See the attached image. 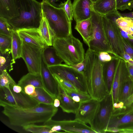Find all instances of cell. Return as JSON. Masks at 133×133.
Segmentation results:
<instances>
[{"instance_id":"9","label":"cell","mask_w":133,"mask_h":133,"mask_svg":"<svg viewBox=\"0 0 133 133\" xmlns=\"http://www.w3.org/2000/svg\"><path fill=\"white\" fill-rule=\"evenodd\" d=\"M0 102L21 108L33 107L40 104L23 90L18 93L14 92L10 86V88H0Z\"/></svg>"},{"instance_id":"31","label":"cell","mask_w":133,"mask_h":133,"mask_svg":"<svg viewBox=\"0 0 133 133\" xmlns=\"http://www.w3.org/2000/svg\"><path fill=\"white\" fill-rule=\"evenodd\" d=\"M133 123V114H126L115 120L111 117L107 128H117L124 124Z\"/></svg>"},{"instance_id":"16","label":"cell","mask_w":133,"mask_h":133,"mask_svg":"<svg viewBox=\"0 0 133 133\" xmlns=\"http://www.w3.org/2000/svg\"><path fill=\"white\" fill-rule=\"evenodd\" d=\"M91 0H74L73 18L76 23L90 18L94 11Z\"/></svg>"},{"instance_id":"27","label":"cell","mask_w":133,"mask_h":133,"mask_svg":"<svg viewBox=\"0 0 133 133\" xmlns=\"http://www.w3.org/2000/svg\"><path fill=\"white\" fill-rule=\"evenodd\" d=\"M31 97L40 103L50 105H53L55 98L44 89L40 88H36L35 92Z\"/></svg>"},{"instance_id":"25","label":"cell","mask_w":133,"mask_h":133,"mask_svg":"<svg viewBox=\"0 0 133 133\" xmlns=\"http://www.w3.org/2000/svg\"><path fill=\"white\" fill-rule=\"evenodd\" d=\"M12 44L11 54L15 61L21 58L22 41L16 30H13L11 34Z\"/></svg>"},{"instance_id":"53","label":"cell","mask_w":133,"mask_h":133,"mask_svg":"<svg viewBox=\"0 0 133 133\" xmlns=\"http://www.w3.org/2000/svg\"><path fill=\"white\" fill-rule=\"evenodd\" d=\"M92 2L94 3L98 0H91Z\"/></svg>"},{"instance_id":"52","label":"cell","mask_w":133,"mask_h":133,"mask_svg":"<svg viewBox=\"0 0 133 133\" xmlns=\"http://www.w3.org/2000/svg\"><path fill=\"white\" fill-rule=\"evenodd\" d=\"M133 8V1L131 2L128 5L127 9L130 11H131Z\"/></svg>"},{"instance_id":"45","label":"cell","mask_w":133,"mask_h":133,"mask_svg":"<svg viewBox=\"0 0 133 133\" xmlns=\"http://www.w3.org/2000/svg\"><path fill=\"white\" fill-rule=\"evenodd\" d=\"M124 61L126 62L133 65V59L131 56L125 52L123 55Z\"/></svg>"},{"instance_id":"40","label":"cell","mask_w":133,"mask_h":133,"mask_svg":"<svg viewBox=\"0 0 133 133\" xmlns=\"http://www.w3.org/2000/svg\"><path fill=\"white\" fill-rule=\"evenodd\" d=\"M133 0H116V6L117 10L123 11L127 9L129 4Z\"/></svg>"},{"instance_id":"47","label":"cell","mask_w":133,"mask_h":133,"mask_svg":"<svg viewBox=\"0 0 133 133\" xmlns=\"http://www.w3.org/2000/svg\"><path fill=\"white\" fill-rule=\"evenodd\" d=\"M124 103L122 102H119L112 104L113 110L115 109H121L123 108Z\"/></svg>"},{"instance_id":"33","label":"cell","mask_w":133,"mask_h":133,"mask_svg":"<svg viewBox=\"0 0 133 133\" xmlns=\"http://www.w3.org/2000/svg\"><path fill=\"white\" fill-rule=\"evenodd\" d=\"M23 127L27 132L52 133L50 127L44 124L38 125L33 124L25 126Z\"/></svg>"},{"instance_id":"4","label":"cell","mask_w":133,"mask_h":133,"mask_svg":"<svg viewBox=\"0 0 133 133\" xmlns=\"http://www.w3.org/2000/svg\"><path fill=\"white\" fill-rule=\"evenodd\" d=\"M43 17L46 19L55 37L63 38L72 35L71 21L61 7L51 5L48 0L41 2Z\"/></svg>"},{"instance_id":"44","label":"cell","mask_w":133,"mask_h":133,"mask_svg":"<svg viewBox=\"0 0 133 133\" xmlns=\"http://www.w3.org/2000/svg\"><path fill=\"white\" fill-rule=\"evenodd\" d=\"M125 62L129 77L131 80L133 82V65L129 63Z\"/></svg>"},{"instance_id":"43","label":"cell","mask_w":133,"mask_h":133,"mask_svg":"<svg viewBox=\"0 0 133 133\" xmlns=\"http://www.w3.org/2000/svg\"><path fill=\"white\" fill-rule=\"evenodd\" d=\"M36 87L31 85H28L24 88L23 91L26 94L31 96H32L35 92Z\"/></svg>"},{"instance_id":"34","label":"cell","mask_w":133,"mask_h":133,"mask_svg":"<svg viewBox=\"0 0 133 133\" xmlns=\"http://www.w3.org/2000/svg\"><path fill=\"white\" fill-rule=\"evenodd\" d=\"M11 36L0 34V50L2 53H5L11 51Z\"/></svg>"},{"instance_id":"35","label":"cell","mask_w":133,"mask_h":133,"mask_svg":"<svg viewBox=\"0 0 133 133\" xmlns=\"http://www.w3.org/2000/svg\"><path fill=\"white\" fill-rule=\"evenodd\" d=\"M0 74V88H10V85L13 86L17 84L7 71H3Z\"/></svg>"},{"instance_id":"14","label":"cell","mask_w":133,"mask_h":133,"mask_svg":"<svg viewBox=\"0 0 133 133\" xmlns=\"http://www.w3.org/2000/svg\"><path fill=\"white\" fill-rule=\"evenodd\" d=\"M99 104V101L91 98L81 102L75 114V119L90 125L95 114Z\"/></svg>"},{"instance_id":"36","label":"cell","mask_w":133,"mask_h":133,"mask_svg":"<svg viewBox=\"0 0 133 133\" xmlns=\"http://www.w3.org/2000/svg\"><path fill=\"white\" fill-rule=\"evenodd\" d=\"M13 29L7 19L0 17V34L11 36Z\"/></svg>"},{"instance_id":"21","label":"cell","mask_w":133,"mask_h":133,"mask_svg":"<svg viewBox=\"0 0 133 133\" xmlns=\"http://www.w3.org/2000/svg\"><path fill=\"white\" fill-rule=\"evenodd\" d=\"M75 28L81 35L85 43L88 45L92 35L91 18L76 23Z\"/></svg>"},{"instance_id":"28","label":"cell","mask_w":133,"mask_h":133,"mask_svg":"<svg viewBox=\"0 0 133 133\" xmlns=\"http://www.w3.org/2000/svg\"><path fill=\"white\" fill-rule=\"evenodd\" d=\"M11 51L0 54V73L4 71H8L9 72L13 70V64L15 61L12 59L10 54Z\"/></svg>"},{"instance_id":"51","label":"cell","mask_w":133,"mask_h":133,"mask_svg":"<svg viewBox=\"0 0 133 133\" xmlns=\"http://www.w3.org/2000/svg\"><path fill=\"white\" fill-rule=\"evenodd\" d=\"M48 1L51 5H52L56 6H55V3L57 2L58 0H48Z\"/></svg>"},{"instance_id":"46","label":"cell","mask_w":133,"mask_h":133,"mask_svg":"<svg viewBox=\"0 0 133 133\" xmlns=\"http://www.w3.org/2000/svg\"><path fill=\"white\" fill-rule=\"evenodd\" d=\"M10 86L13 91L16 93H20L23 90L22 88L17 84L13 86L10 85Z\"/></svg>"},{"instance_id":"29","label":"cell","mask_w":133,"mask_h":133,"mask_svg":"<svg viewBox=\"0 0 133 133\" xmlns=\"http://www.w3.org/2000/svg\"><path fill=\"white\" fill-rule=\"evenodd\" d=\"M116 22L119 28L128 34L133 35V18L121 16L117 18Z\"/></svg>"},{"instance_id":"24","label":"cell","mask_w":133,"mask_h":133,"mask_svg":"<svg viewBox=\"0 0 133 133\" xmlns=\"http://www.w3.org/2000/svg\"><path fill=\"white\" fill-rule=\"evenodd\" d=\"M38 30L43 40L46 45L51 46L55 35L49 26L46 19L43 17Z\"/></svg>"},{"instance_id":"7","label":"cell","mask_w":133,"mask_h":133,"mask_svg":"<svg viewBox=\"0 0 133 133\" xmlns=\"http://www.w3.org/2000/svg\"><path fill=\"white\" fill-rule=\"evenodd\" d=\"M103 25L107 39L114 56L124 60L125 52L119 28L116 22L115 17L102 16Z\"/></svg>"},{"instance_id":"15","label":"cell","mask_w":133,"mask_h":133,"mask_svg":"<svg viewBox=\"0 0 133 133\" xmlns=\"http://www.w3.org/2000/svg\"><path fill=\"white\" fill-rule=\"evenodd\" d=\"M41 74L44 89L54 98H57L59 92L58 84L45 61L43 52Z\"/></svg>"},{"instance_id":"19","label":"cell","mask_w":133,"mask_h":133,"mask_svg":"<svg viewBox=\"0 0 133 133\" xmlns=\"http://www.w3.org/2000/svg\"><path fill=\"white\" fill-rule=\"evenodd\" d=\"M58 84L59 92L57 98L60 101V107L64 112L75 114L80 103L75 101L68 96L61 85Z\"/></svg>"},{"instance_id":"12","label":"cell","mask_w":133,"mask_h":133,"mask_svg":"<svg viewBox=\"0 0 133 133\" xmlns=\"http://www.w3.org/2000/svg\"><path fill=\"white\" fill-rule=\"evenodd\" d=\"M129 77L125 62L122 59H118L116 63L110 93L112 104L119 102V97L124 84Z\"/></svg>"},{"instance_id":"13","label":"cell","mask_w":133,"mask_h":133,"mask_svg":"<svg viewBox=\"0 0 133 133\" xmlns=\"http://www.w3.org/2000/svg\"><path fill=\"white\" fill-rule=\"evenodd\" d=\"M47 125L57 126L58 131L63 130L66 133H97L91 127L79 120L55 121L51 119L45 122Z\"/></svg>"},{"instance_id":"23","label":"cell","mask_w":133,"mask_h":133,"mask_svg":"<svg viewBox=\"0 0 133 133\" xmlns=\"http://www.w3.org/2000/svg\"><path fill=\"white\" fill-rule=\"evenodd\" d=\"M17 84L21 86L23 90L24 87L28 85H32L36 88L44 89L41 74H34L29 72L22 76Z\"/></svg>"},{"instance_id":"20","label":"cell","mask_w":133,"mask_h":133,"mask_svg":"<svg viewBox=\"0 0 133 133\" xmlns=\"http://www.w3.org/2000/svg\"><path fill=\"white\" fill-rule=\"evenodd\" d=\"M18 14L16 0H0V17L8 19Z\"/></svg>"},{"instance_id":"1","label":"cell","mask_w":133,"mask_h":133,"mask_svg":"<svg viewBox=\"0 0 133 133\" xmlns=\"http://www.w3.org/2000/svg\"><path fill=\"white\" fill-rule=\"evenodd\" d=\"M3 113L12 125L23 127L37 123H44L51 119L57 113L58 108L53 105L40 103L32 108H21L0 102Z\"/></svg>"},{"instance_id":"18","label":"cell","mask_w":133,"mask_h":133,"mask_svg":"<svg viewBox=\"0 0 133 133\" xmlns=\"http://www.w3.org/2000/svg\"><path fill=\"white\" fill-rule=\"evenodd\" d=\"M16 31L22 40L26 43L43 48L48 46L38 29H23Z\"/></svg>"},{"instance_id":"50","label":"cell","mask_w":133,"mask_h":133,"mask_svg":"<svg viewBox=\"0 0 133 133\" xmlns=\"http://www.w3.org/2000/svg\"><path fill=\"white\" fill-rule=\"evenodd\" d=\"M60 102L59 99L57 98L54 99L53 105L55 107L58 108L59 107Z\"/></svg>"},{"instance_id":"48","label":"cell","mask_w":133,"mask_h":133,"mask_svg":"<svg viewBox=\"0 0 133 133\" xmlns=\"http://www.w3.org/2000/svg\"><path fill=\"white\" fill-rule=\"evenodd\" d=\"M133 103V93L132 95L124 102V105L127 106H129L132 104Z\"/></svg>"},{"instance_id":"10","label":"cell","mask_w":133,"mask_h":133,"mask_svg":"<svg viewBox=\"0 0 133 133\" xmlns=\"http://www.w3.org/2000/svg\"><path fill=\"white\" fill-rule=\"evenodd\" d=\"M49 67L52 74L69 82L79 91L88 93L85 84L83 74L78 72L72 66L61 64Z\"/></svg>"},{"instance_id":"26","label":"cell","mask_w":133,"mask_h":133,"mask_svg":"<svg viewBox=\"0 0 133 133\" xmlns=\"http://www.w3.org/2000/svg\"><path fill=\"white\" fill-rule=\"evenodd\" d=\"M43 54L45 61L48 66L61 64L63 62L53 47L47 46L44 48Z\"/></svg>"},{"instance_id":"22","label":"cell","mask_w":133,"mask_h":133,"mask_svg":"<svg viewBox=\"0 0 133 133\" xmlns=\"http://www.w3.org/2000/svg\"><path fill=\"white\" fill-rule=\"evenodd\" d=\"M118 59L115 58L109 62L104 63L103 74L105 81L109 93H111L116 63Z\"/></svg>"},{"instance_id":"8","label":"cell","mask_w":133,"mask_h":133,"mask_svg":"<svg viewBox=\"0 0 133 133\" xmlns=\"http://www.w3.org/2000/svg\"><path fill=\"white\" fill-rule=\"evenodd\" d=\"M113 110L111 96L109 94L99 101L98 108L90 125L97 133L106 132Z\"/></svg>"},{"instance_id":"39","label":"cell","mask_w":133,"mask_h":133,"mask_svg":"<svg viewBox=\"0 0 133 133\" xmlns=\"http://www.w3.org/2000/svg\"><path fill=\"white\" fill-rule=\"evenodd\" d=\"M125 52L130 55L133 59V45L129 41L121 36Z\"/></svg>"},{"instance_id":"42","label":"cell","mask_w":133,"mask_h":133,"mask_svg":"<svg viewBox=\"0 0 133 133\" xmlns=\"http://www.w3.org/2000/svg\"><path fill=\"white\" fill-rule=\"evenodd\" d=\"M85 65L86 60L85 58L82 62L71 66L78 72L83 74V72L85 69Z\"/></svg>"},{"instance_id":"41","label":"cell","mask_w":133,"mask_h":133,"mask_svg":"<svg viewBox=\"0 0 133 133\" xmlns=\"http://www.w3.org/2000/svg\"><path fill=\"white\" fill-rule=\"evenodd\" d=\"M98 56L101 60L104 63L109 62L114 58L119 59L115 56H111L109 53L104 51L100 52L98 54Z\"/></svg>"},{"instance_id":"3","label":"cell","mask_w":133,"mask_h":133,"mask_svg":"<svg viewBox=\"0 0 133 133\" xmlns=\"http://www.w3.org/2000/svg\"><path fill=\"white\" fill-rule=\"evenodd\" d=\"M18 14L7 19L13 29L39 28L43 19L41 3L36 0H16Z\"/></svg>"},{"instance_id":"49","label":"cell","mask_w":133,"mask_h":133,"mask_svg":"<svg viewBox=\"0 0 133 133\" xmlns=\"http://www.w3.org/2000/svg\"><path fill=\"white\" fill-rule=\"evenodd\" d=\"M121 130V129H119L118 128H107L106 130V132H120Z\"/></svg>"},{"instance_id":"6","label":"cell","mask_w":133,"mask_h":133,"mask_svg":"<svg viewBox=\"0 0 133 133\" xmlns=\"http://www.w3.org/2000/svg\"><path fill=\"white\" fill-rule=\"evenodd\" d=\"M91 19L92 35L88 45V49L98 54L104 51L114 55L104 29L102 16L93 11Z\"/></svg>"},{"instance_id":"17","label":"cell","mask_w":133,"mask_h":133,"mask_svg":"<svg viewBox=\"0 0 133 133\" xmlns=\"http://www.w3.org/2000/svg\"><path fill=\"white\" fill-rule=\"evenodd\" d=\"M93 9L102 16H121L117 9L116 0H98L93 3Z\"/></svg>"},{"instance_id":"5","label":"cell","mask_w":133,"mask_h":133,"mask_svg":"<svg viewBox=\"0 0 133 133\" xmlns=\"http://www.w3.org/2000/svg\"><path fill=\"white\" fill-rule=\"evenodd\" d=\"M52 46L65 63L72 66L82 61L85 59V51L83 44L72 35L69 36L55 37Z\"/></svg>"},{"instance_id":"38","label":"cell","mask_w":133,"mask_h":133,"mask_svg":"<svg viewBox=\"0 0 133 133\" xmlns=\"http://www.w3.org/2000/svg\"><path fill=\"white\" fill-rule=\"evenodd\" d=\"M52 74L58 83L63 87L74 90L78 91L72 84L69 82L56 74Z\"/></svg>"},{"instance_id":"2","label":"cell","mask_w":133,"mask_h":133,"mask_svg":"<svg viewBox=\"0 0 133 133\" xmlns=\"http://www.w3.org/2000/svg\"><path fill=\"white\" fill-rule=\"evenodd\" d=\"M85 58L83 77L88 92L92 98L100 101L109 94L103 74L104 63L101 60L98 53L88 49Z\"/></svg>"},{"instance_id":"32","label":"cell","mask_w":133,"mask_h":133,"mask_svg":"<svg viewBox=\"0 0 133 133\" xmlns=\"http://www.w3.org/2000/svg\"><path fill=\"white\" fill-rule=\"evenodd\" d=\"M133 93V82L129 77L124 84L119 97V102L124 103Z\"/></svg>"},{"instance_id":"37","label":"cell","mask_w":133,"mask_h":133,"mask_svg":"<svg viewBox=\"0 0 133 133\" xmlns=\"http://www.w3.org/2000/svg\"><path fill=\"white\" fill-rule=\"evenodd\" d=\"M59 7L64 10L69 19L71 21L73 20V15L72 4L71 0H67L64 3H62L59 5Z\"/></svg>"},{"instance_id":"11","label":"cell","mask_w":133,"mask_h":133,"mask_svg":"<svg viewBox=\"0 0 133 133\" xmlns=\"http://www.w3.org/2000/svg\"><path fill=\"white\" fill-rule=\"evenodd\" d=\"M43 49L22 41L21 58L25 63L29 73L41 74Z\"/></svg>"},{"instance_id":"30","label":"cell","mask_w":133,"mask_h":133,"mask_svg":"<svg viewBox=\"0 0 133 133\" xmlns=\"http://www.w3.org/2000/svg\"><path fill=\"white\" fill-rule=\"evenodd\" d=\"M61 85L68 96L76 102L80 103L92 98L88 93L71 90Z\"/></svg>"}]
</instances>
